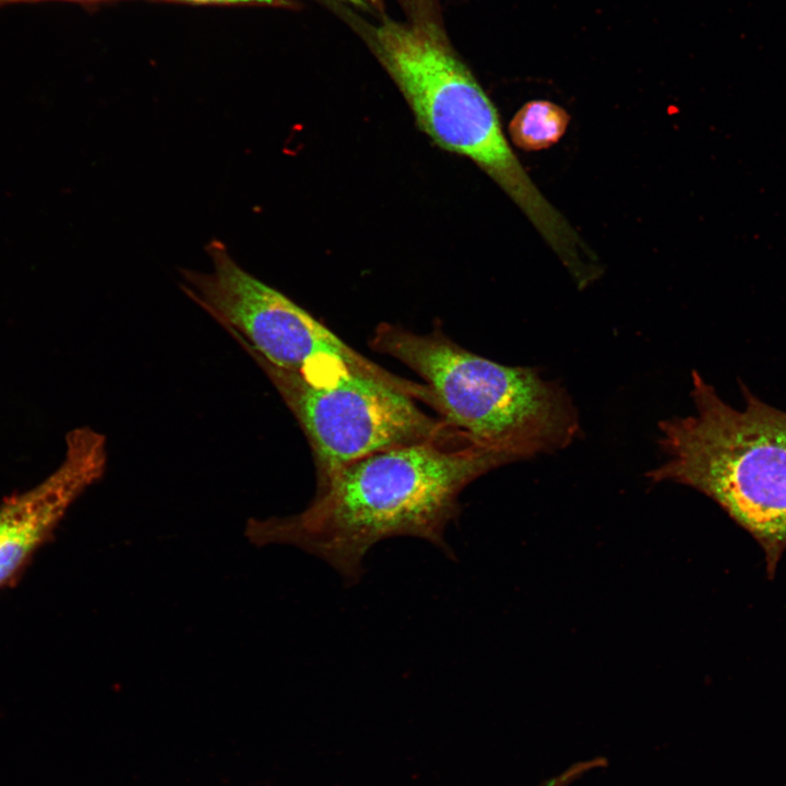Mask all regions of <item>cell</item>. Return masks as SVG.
I'll return each instance as SVG.
<instances>
[{"label":"cell","mask_w":786,"mask_h":786,"mask_svg":"<svg viewBox=\"0 0 786 786\" xmlns=\"http://www.w3.org/2000/svg\"><path fill=\"white\" fill-rule=\"evenodd\" d=\"M517 461L510 451L468 442L379 451L338 469L302 512L252 519L246 535L255 545H294L356 583L368 552L390 538H420L451 553L445 531L458 514L460 495L478 477Z\"/></svg>","instance_id":"obj_1"},{"label":"cell","mask_w":786,"mask_h":786,"mask_svg":"<svg viewBox=\"0 0 786 786\" xmlns=\"http://www.w3.org/2000/svg\"><path fill=\"white\" fill-rule=\"evenodd\" d=\"M347 16L404 96L419 129L488 175L564 266L580 263L588 246L529 178L504 135L495 104L437 23Z\"/></svg>","instance_id":"obj_2"},{"label":"cell","mask_w":786,"mask_h":786,"mask_svg":"<svg viewBox=\"0 0 786 786\" xmlns=\"http://www.w3.org/2000/svg\"><path fill=\"white\" fill-rule=\"evenodd\" d=\"M740 389L736 408L693 371L694 412L659 424L666 458L647 476L716 502L761 546L772 579L786 550V412Z\"/></svg>","instance_id":"obj_3"},{"label":"cell","mask_w":786,"mask_h":786,"mask_svg":"<svg viewBox=\"0 0 786 786\" xmlns=\"http://www.w3.org/2000/svg\"><path fill=\"white\" fill-rule=\"evenodd\" d=\"M370 346L425 381L441 419L469 442L510 451L520 460L569 445L579 431L568 393L531 367L498 364L434 329L416 334L379 324Z\"/></svg>","instance_id":"obj_4"},{"label":"cell","mask_w":786,"mask_h":786,"mask_svg":"<svg viewBox=\"0 0 786 786\" xmlns=\"http://www.w3.org/2000/svg\"><path fill=\"white\" fill-rule=\"evenodd\" d=\"M205 249L212 271L181 270L180 288L237 343L313 384L360 376L413 398L421 394L420 383L369 360L286 295L245 271L222 241L214 239Z\"/></svg>","instance_id":"obj_5"},{"label":"cell","mask_w":786,"mask_h":786,"mask_svg":"<svg viewBox=\"0 0 786 786\" xmlns=\"http://www.w3.org/2000/svg\"><path fill=\"white\" fill-rule=\"evenodd\" d=\"M238 344L263 370L302 429L313 454L317 488L346 464L379 451L421 442H469L386 384L360 376L313 384Z\"/></svg>","instance_id":"obj_6"},{"label":"cell","mask_w":786,"mask_h":786,"mask_svg":"<svg viewBox=\"0 0 786 786\" xmlns=\"http://www.w3.org/2000/svg\"><path fill=\"white\" fill-rule=\"evenodd\" d=\"M106 437L90 428L71 430L61 464L38 485L0 507V586L57 526L71 504L102 478Z\"/></svg>","instance_id":"obj_7"},{"label":"cell","mask_w":786,"mask_h":786,"mask_svg":"<svg viewBox=\"0 0 786 786\" xmlns=\"http://www.w3.org/2000/svg\"><path fill=\"white\" fill-rule=\"evenodd\" d=\"M569 112L560 105L534 99L525 103L512 117L508 133L512 143L525 152L550 148L565 134Z\"/></svg>","instance_id":"obj_8"},{"label":"cell","mask_w":786,"mask_h":786,"mask_svg":"<svg viewBox=\"0 0 786 786\" xmlns=\"http://www.w3.org/2000/svg\"><path fill=\"white\" fill-rule=\"evenodd\" d=\"M604 764H606V760L602 758L577 762L569 766L560 774L544 779L538 786H568L587 771L594 767L603 766Z\"/></svg>","instance_id":"obj_9"},{"label":"cell","mask_w":786,"mask_h":786,"mask_svg":"<svg viewBox=\"0 0 786 786\" xmlns=\"http://www.w3.org/2000/svg\"><path fill=\"white\" fill-rule=\"evenodd\" d=\"M168 1H180V2H190V3H219V4L221 3H227V4H230V3H262V4H264V3H267V4H273V3L287 2L290 0H168ZM332 1L345 2L348 4L357 5L360 8H367V9L372 8V5L370 4V2L368 0H332Z\"/></svg>","instance_id":"obj_10"},{"label":"cell","mask_w":786,"mask_h":786,"mask_svg":"<svg viewBox=\"0 0 786 786\" xmlns=\"http://www.w3.org/2000/svg\"><path fill=\"white\" fill-rule=\"evenodd\" d=\"M373 9H381L380 0H368ZM403 4L408 5L413 9H417L418 5L424 4L427 0H400Z\"/></svg>","instance_id":"obj_11"},{"label":"cell","mask_w":786,"mask_h":786,"mask_svg":"<svg viewBox=\"0 0 786 786\" xmlns=\"http://www.w3.org/2000/svg\"><path fill=\"white\" fill-rule=\"evenodd\" d=\"M28 1H45V0H0V7L10 3L28 2ZM66 1H88V0H66Z\"/></svg>","instance_id":"obj_12"}]
</instances>
